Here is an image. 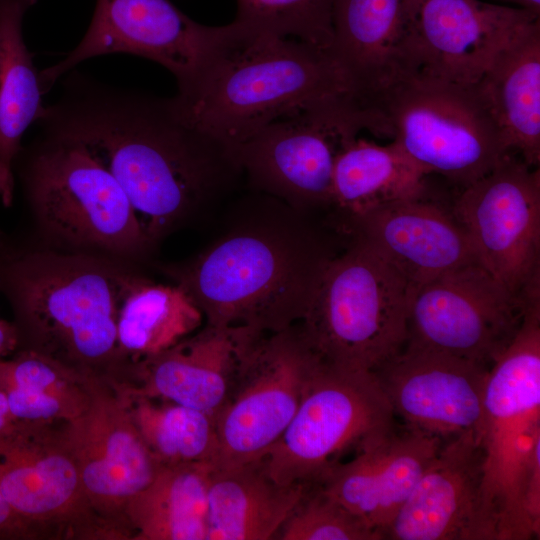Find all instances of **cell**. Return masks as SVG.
<instances>
[{"label": "cell", "instance_id": "1", "mask_svg": "<svg viewBox=\"0 0 540 540\" xmlns=\"http://www.w3.org/2000/svg\"><path fill=\"white\" fill-rule=\"evenodd\" d=\"M45 106L43 132L84 144L117 180L152 245L230 198L244 181L230 145L186 119L173 97L101 83L76 69Z\"/></svg>", "mask_w": 540, "mask_h": 540}, {"label": "cell", "instance_id": "2", "mask_svg": "<svg viewBox=\"0 0 540 540\" xmlns=\"http://www.w3.org/2000/svg\"><path fill=\"white\" fill-rule=\"evenodd\" d=\"M221 232L171 275L206 324L275 333L305 315L339 253L313 214L249 190L234 201Z\"/></svg>", "mask_w": 540, "mask_h": 540}, {"label": "cell", "instance_id": "3", "mask_svg": "<svg viewBox=\"0 0 540 540\" xmlns=\"http://www.w3.org/2000/svg\"><path fill=\"white\" fill-rule=\"evenodd\" d=\"M351 95L329 51L235 21L173 99L191 123L233 146L279 119Z\"/></svg>", "mask_w": 540, "mask_h": 540}, {"label": "cell", "instance_id": "4", "mask_svg": "<svg viewBox=\"0 0 540 540\" xmlns=\"http://www.w3.org/2000/svg\"><path fill=\"white\" fill-rule=\"evenodd\" d=\"M20 343L89 375L121 380L117 322L139 276L86 255L36 252L8 267Z\"/></svg>", "mask_w": 540, "mask_h": 540}, {"label": "cell", "instance_id": "5", "mask_svg": "<svg viewBox=\"0 0 540 540\" xmlns=\"http://www.w3.org/2000/svg\"><path fill=\"white\" fill-rule=\"evenodd\" d=\"M350 238L296 325L323 363L373 372L406 344L410 285L369 243Z\"/></svg>", "mask_w": 540, "mask_h": 540}, {"label": "cell", "instance_id": "6", "mask_svg": "<svg viewBox=\"0 0 540 540\" xmlns=\"http://www.w3.org/2000/svg\"><path fill=\"white\" fill-rule=\"evenodd\" d=\"M540 438V297L489 368L477 439L483 456L482 503L496 540L539 538L524 508L530 455Z\"/></svg>", "mask_w": 540, "mask_h": 540}, {"label": "cell", "instance_id": "7", "mask_svg": "<svg viewBox=\"0 0 540 540\" xmlns=\"http://www.w3.org/2000/svg\"><path fill=\"white\" fill-rule=\"evenodd\" d=\"M369 108L413 161L460 188L509 154L474 85L413 74L389 86Z\"/></svg>", "mask_w": 540, "mask_h": 540}, {"label": "cell", "instance_id": "8", "mask_svg": "<svg viewBox=\"0 0 540 540\" xmlns=\"http://www.w3.org/2000/svg\"><path fill=\"white\" fill-rule=\"evenodd\" d=\"M362 131L376 134L375 117L347 95L274 121L231 147L249 190L314 215L330 210L336 158Z\"/></svg>", "mask_w": 540, "mask_h": 540}, {"label": "cell", "instance_id": "9", "mask_svg": "<svg viewBox=\"0 0 540 540\" xmlns=\"http://www.w3.org/2000/svg\"><path fill=\"white\" fill-rule=\"evenodd\" d=\"M24 181L41 222L61 239L123 255L151 246L117 180L79 141L44 132Z\"/></svg>", "mask_w": 540, "mask_h": 540}, {"label": "cell", "instance_id": "10", "mask_svg": "<svg viewBox=\"0 0 540 540\" xmlns=\"http://www.w3.org/2000/svg\"><path fill=\"white\" fill-rule=\"evenodd\" d=\"M396 427L395 414L370 371L321 361L280 439L261 459L282 485H310L339 462Z\"/></svg>", "mask_w": 540, "mask_h": 540}, {"label": "cell", "instance_id": "11", "mask_svg": "<svg viewBox=\"0 0 540 540\" xmlns=\"http://www.w3.org/2000/svg\"><path fill=\"white\" fill-rule=\"evenodd\" d=\"M533 290L511 293L480 263L410 286L406 343L490 368L519 331Z\"/></svg>", "mask_w": 540, "mask_h": 540}, {"label": "cell", "instance_id": "12", "mask_svg": "<svg viewBox=\"0 0 540 540\" xmlns=\"http://www.w3.org/2000/svg\"><path fill=\"white\" fill-rule=\"evenodd\" d=\"M62 423L16 421L0 432V490L38 539H116L85 497Z\"/></svg>", "mask_w": 540, "mask_h": 540}, {"label": "cell", "instance_id": "13", "mask_svg": "<svg viewBox=\"0 0 540 540\" xmlns=\"http://www.w3.org/2000/svg\"><path fill=\"white\" fill-rule=\"evenodd\" d=\"M320 364L296 324L262 335L215 418L219 452L214 467L260 461L289 425Z\"/></svg>", "mask_w": 540, "mask_h": 540}, {"label": "cell", "instance_id": "14", "mask_svg": "<svg viewBox=\"0 0 540 540\" xmlns=\"http://www.w3.org/2000/svg\"><path fill=\"white\" fill-rule=\"evenodd\" d=\"M479 263L506 289L525 298L540 287V171L508 154L461 188L452 208Z\"/></svg>", "mask_w": 540, "mask_h": 540}, {"label": "cell", "instance_id": "15", "mask_svg": "<svg viewBox=\"0 0 540 540\" xmlns=\"http://www.w3.org/2000/svg\"><path fill=\"white\" fill-rule=\"evenodd\" d=\"M225 30L226 25L198 23L170 0H97L81 41L60 61L39 71V83L45 94L80 63L124 53L163 66L180 91L198 77Z\"/></svg>", "mask_w": 540, "mask_h": 540}, {"label": "cell", "instance_id": "16", "mask_svg": "<svg viewBox=\"0 0 540 540\" xmlns=\"http://www.w3.org/2000/svg\"><path fill=\"white\" fill-rule=\"evenodd\" d=\"M62 428L91 509L116 539H131L124 508L161 465L140 436L124 399L108 380L97 378L86 410L63 422Z\"/></svg>", "mask_w": 540, "mask_h": 540}, {"label": "cell", "instance_id": "17", "mask_svg": "<svg viewBox=\"0 0 540 540\" xmlns=\"http://www.w3.org/2000/svg\"><path fill=\"white\" fill-rule=\"evenodd\" d=\"M539 19L480 0H414L413 74L475 85L497 55Z\"/></svg>", "mask_w": 540, "mask_h": 540}, {"label": "cell", "instance_id": "18", "mask_svg": "<svg viewBox=\"0 0 540 540\" xmlns=\"http://www.w3.org/2000/svg\"><path fill=\"white\" fill-rule=\"evenodd\" d=\"M489 368L406 343L373 374L404 425L448 440L476 431Z\"/></svg>", "mask_w": 540, "mask_h": 540}, {"label": "cell", "instance_id": "19", "mask_svg": "<svg viewBox=\"0 0 540 540\" xmlns=\"http://www.w3.org/2000/svg\"><path fill=\"white\" fill-rule=\"evenodd\" d=\"M265 334L246 326H212L151 357L129 364L122 392L176 402L214 418L229 399L243 364Z\"/></svg>", "mask_w": 540, "mask_h": 540}, {"label": "cell", "instance_id": "20", "mask_svg": "<svg viewBox=\"0 0 540 540\" xmlns=\"http://www.w3.org/2000/svg\"><path fill=\"white\" fill-rule=\"evenodd\" d=\"M482 464L476 431L445 440L383 539L496 540L483 510Z\"/></svg>", "mask_w": 540, "mask_h": 540}, {"label": "cell", "instance_id": "21", "mask_svg": "<svg viewBox=\"0 0 540 540\" xmlns=\"http://www.w3.org/2000/svg\"><path fill=\"white\" fill-rule=\"evenodd\" d=\"M342 234L369 243L410 286L479 263L474 245L453 210L428 197L392 202L349 222Z\"/></svg>", "mask_w": 540, "mask_h": 540}, {"label": "cell", "instance_id": "22", "mask_svg": "<svg viewBox=\"0 0 540 540\" xmlns=\"http://www.w3.org/2000/svg\"><path fill=\"white\" fill-rule=\"evenodd\" d=\"M445 440L403 425L337 462L313 483L324 494L383 532Z\"/></svg>", "mask_w": 540, "mask_h": 540}, {"label": "cell", "instance_id": "23", "mask_svg": "<svg viewBox=\"0 0 540 540\" xmlns=\"http://www.w3.org/2000/svg\"><path fill=\"white\" fill-rule=\"evenodd\" d=\"M413 10L414 0H335L329 53L360 105L413 74Z\"/></svg>", "mask_w": 540, "mask_h": 540}, {"label": "cell", "instance_id": "24", "mask_svg": "<svg viewBox=\"0 0 540 540\" xmlns=\"http://www.w3.org/2000/svg\"><path fill=\"white\" fill-rule=\"evenodd\" d=\"M509 154L540 163V19L494 59L474 85Z\"/></svg>", "mask_w": 540, "mask_h": 540}, {"label": "cell", "instance_id": "25", "mask_svg": "<svg viewBox=\"0 0 540 540\" xmlns=\"http://www.w3.org/2000/svg\"><path fill=\"white\" fill-rule=\"evenodd\" d=\"M307 487L277 483L261 460L213 467L208 484L207 540L275 539Z\"/></svg>", "mask_w": 540, "mask_h": 540}, {"label": "cell", "instance_id": "26", "mask_svg": "<svg viewBox=\"0 0 540 540\" xmlns=\"http://www.w3.org/2000/svg\"><path fill=\"white\" fill-rule=\"evenodd\" d=\"M428 175L396 142L381 145L358 136L336 158L332 226L342 234L349 222L376 208L421 195Z\"/></svg>", "mask_w": 540, "mask_h": 540}, {"label": "cell", "instance_id": "27", "mask_svg": "<svg viewBox=\"0 0 540 540\" xmlns=\"http://www.w3.org/2000/svg\"><path fill=\"white\" fill-rule=\"evenodd\" d=\"M37 0H0V199L14 195V163L24 133L37 123L45 106L39 71L23 37L26 12Z\"/></svg>", "mask_w": 540, "mask_h": 540}, {"label": "cell", "instance_id": "28", "mask_svg": "<svg viewBox=\"0 0 540 540\" xmlns=\"http://www.w3.org/2000/svg\"><path fill=\"white\" fill-rule=\"evenodd\" d=\"M209 463L161 465L124 508L133 540H207Z\"/></svg>", "mask_w": 540, "mask_h": 540}, {"label": "cell", "instance_id": "29", "mask_svg": "<svg viewBox=\"0 0 540 540\" xmlns=\"http://www.w3.org/2000/svg\"><path fill=\"white\" fill-rule=\"evenodd\" d=\"M97 378L28 348L0 359V392L15 422L75 419L88 407Z\"/></svg>", "mask_w": 540, "mask_h": 540}, {"label": "cell", "instance_id": "30", "mask_svg": "<svg viewBox=\"0 0 540 540\" xmlns=\"http://www.w3.org/2000/svg\"><path fill=\"white\" fill-rule=\"evenodd\" d=\"M203 320L201 310L179 285L140 277L126 295L117 322L126 367L174 346L196 332Z\"/></svg>", "mask_w": 540, "mask_h": 540}, {"label": "cell", "instance_id": "31", "mask_svg": "<svg viewBox=\"0 0 540 540\" xmlns=\"http://www.w3.org/2000/svg\"><path fill=\"white\" fill-rule=\"evenodd\" d=\"M115 389L124 399L140 436L160 465L209 463L215 466L219 444L214 417L169 400Z\"/></svg>", "mask_w": 540, "mask_h": 540}, {"label": "cell", "instance_id": "32", "mask_svg": "<svg viewBox=\"0 0 540 540\" xmlns=\"http://www.w3.org/2000/svg\"><path fill=\"white\" fill-rule=\"evenodd\" d=\"M335 0H236L241 26L329 51Z\"/></svg>", "mask_w": 540, "mask_h": 540}, {"label": "cell", "instance_id": "33", "mask_svg": "<svg viewBox=\"0 0 540 540\" xmlns=\"http://www.w3.org/2000/svg\"><path fill=\"white\" fill-rule=\"evenodd\" d=\"M275 539L382 540V537L317 486L310 484Z\"/></svg>", "mask_w": 540, "mask_h": 540}, {"label": "cell", "instance_id": "34", "mask_svg": "<svg viewBox=\"0 0 540 540\" xmlns=\"http://www.w3.org/2000/svg\"><path fill=\"white\" fill-rule=\"evenodd\" d=\"M524 508L536 533L540 536V438L534 443L524 485Z\"/></svg>", "mask_w": 540, "mask_h": 540}, {"label": "cell", "instance_id": "35", "mask_svg": "<svg viewBox=\"0 0 540 540\" xmlns=\"http://www.w3.org/2000/svg\"><path fill=\"white\" fill-rule=\"evenodd\" d=\"M27 539L38 538L30 526L14 512L0 490V540Z\"/></svg>", "mask_w": 540, "mask_h": 540}, {"label": "cell", "instance_id": "36", "mask_svg": "<svg viewBox=\"0 0 540 540\" xmlns=\"http://www.w3.org/2000/svg\"><path fill=\"white\" fill-rule=\"evenodd\" d=\"M14 423L15 421L8 409L6 397L0 392V432L9 428Z\"/></svg>", "mask_w": 540, "mask_h": 540}, {"label": "cell", "instance_id": "37", "mask_svg": "<svg viewBox=\"0 0 540 540\" xmlns=\"http://www.w3.org/2000/svg\"><path fill=\"white\" fill-rule=\"evenodd\" d=\"M503 3H512L518 8L524 9L534 16L540 18V0H498Z\"/></svg>", "mask_w": 540, "mask_h": 540}]
</instances>
